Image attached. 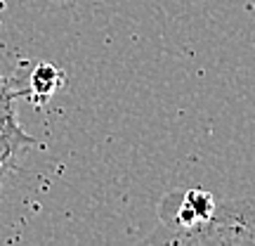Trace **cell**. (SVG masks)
<instances>
[{"label":"cell","instance_id":"1","mask_svg":"<svg viewBox=\"0 0 255 246\" xmlns=\"http://www.w3.org/2000/svg\"><path fill=\"white\" fill-rule=\"evenodd\" d=\"M135 246H255V197L225 201L213 218L191 225L161 218Z\"/></svg>","mask_w":255,"mask_h":246},{"label":"cell","instance_id":"2","mask_svg":"<svg viewBox=\"0 0 255 246\" xmlns=\"http://www.w3.org/2000/svg\"><path fill=\"white\" fill-rule=\"evenodd\" d=\"M59 83H62V71L52 64H38L31 73V92L38 100L52 97V92L57 90Z\"/></svg>","mask_w":255,"mask_h":246},{"label":"cell","instance_id":"3","mask_svg":"<svg viewBox=\"0 0 255 246\" xmlns=\"http://www.w3.org/2000/svg\"><path fill=\"white\" fill-rule=\"evenodd\" d=\"M2 175H5V164H0V185H2Z\"/></svg>","mask_w":255,"mask_h":246}]
</instances>
